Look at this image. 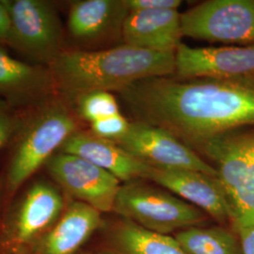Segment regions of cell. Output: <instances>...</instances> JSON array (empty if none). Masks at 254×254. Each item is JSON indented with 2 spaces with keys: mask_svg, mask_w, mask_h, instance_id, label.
I'll list each match as a JSON object with an SVG mask.
<instances>
[{
  "mask_svg": "<svg viewBox=\"0 0 254 254\" xmlns=\"http://www.w3.org/2000/svg\"><path fill=\"white\" fill-rule=\"evenodd\" d=\"M129 112L194 151L214 136L254 125V79L157 76L119 92Z\"/></svg>",
  "mask_w": 254,
  "mask_h": 254,
  "instance_id": "cell-1",
  "label": "cell"
},
{
  "mask_svg": "<svg viewBox=\"0 0 254 254\" xmlns=\"http://www.w3.org/2000/svg\"><path fill=\"white\" fill-rule=\"evenodd\" d=\"M59 94L70 103L90 91L120 92L136 82L175 73V52L127 45L96 50L64 49L47 66Z\"/></svg>",
  "mask_w": 254,
  "mask_h": 254,
  "instance_id": "cell-2",
  "label": "cell"
},
{
  "mask_svg": "<svg viewBox=\"0 0 254 254\" xmlns=\"http://www.w3.org/2000/svg\"><path fill=\"white\" fill-rule=\"evenodd\" d=\"M71 103L59 93L21 111L12 137L5 189L13 195L80 130Z\"/></svg>",
  "mask_w": 254,
  "mask_h": 254,
  "instance_id": "cell-3",
  "label": "cell"
},
{
  "mask_svg": "<svg viewBox=\"0 0 254 254\" xmlns=\"http://www.w3.org/2000/svg\"><path fill=\"white\" fill-rule=\"evenodd\" d=\"M197 151L214 164L236 229L254 225V129L214 136Z\"/></svg>",
  "mask_w": 254,
  "mask_h": 254,
  "instance_id": "cell-4",
  "label": "cell"
},
{
  "mask_svg": "<svg viewBox=\"0 0 254 254\" xmlns=\"http://www.w3.org/2000/svg\"><path fill=\"white\" fill-rule=\"evenodd\" d=\"M113 212L147 231L167 236L205 220V213L172 192L137 181L121 186Z\"/></svg>",
  "mask_w": 254,
  "mask_h": 254,
  "instance_id": "cell-5",
  "label": "cell"
},
{
  "mask_svg": "<svg viewBox=\"0 0 254 254\" xmlns=\"http://www.w3.org/2000/svg\"><path fill=\"white\" fill-rule=\"evenodd\" d=\"M9 18V46L48 66L64 51V28L46 0H2Z\"/></svg>",
  "mask_w": 254,
  "mask_h": 254,
  "instance_id": "cell-6",
  "label": "cell"
},
{
  "mask_svg": "<svg viewBox=\"0 0 254 254\" xmlns=\"http://www.w3.org/2000/svg\"><path fill=\"white\" fill-rule=\"evenodd\" d=\"M66 202L54 182L38 178L31 182L9 210L6 221L7 245L22 252L39 243L62 217Z\"/></svg>",
  "mask_w": 254,
  "mask_h": 254,
  "instance_id": "cell-7",
  "label": "cell"
},
{
  "mask_svg": "<svg viewBox=\"0 0 254 254\" xmlns=\"http://www.w3.org/2000/svg\"><path fill=\"white\" fill-rule=\"evenodd\" d=\"M182 34L232 46L254 45V0H209L181 13Z\"/></svg>",
  "mask_w": 254,
  "mask_h": 254,
  "instance_id": "cell-8",
  "label": "cell"
},
{
  "mask_svg": "<svg viewBox=\"0 0 254 254\" xmlns=\"http://www.w3.org/2000/svg\"><path fill=\"white\" fill-rule=\"evenodd\" d=\"M115 142L152 168L195 171L217 177L213 166L161 127L139 121L130 122L127 134Z\"/></svg>",
  "mask_w": 254,
  "mask_h": 254,
  "instance_id": "cell-9",
  "label": "cell"
},
{
  "mask_svg": "<svg viewBox=\"0 0 254 254\" xmlns=\"http://www.w3.org/2000/svg\"><path fill=\"white\" fill-rule=\"evenodd\" d=\"M46 171L55 184L72 200L86 203L100 213L113 212L121 181L81 157L58 152Z\"/></svg>",
  "mask_w": 254,
  "mask_h": 254,
  "instance_id": "cell-10",
  "label": "cell"
},
{
  "mask_svg": "<svg viewBox=\"0 0 254 254\" xmlns=\"http://www.w3.org/2000/svg\"><path fill=\"white\" fill-rule=\"evenodd\" d=\"M174 73L180 78L253 77L254 45L194 48L181 43L175 51Z\"/></svg>",
  "mask_w": 254,
  "mask_h": 254,
  "instance_id": "cell-11",
  "label": "cell"
},
{
  "mask_svg": "<svg viewBox=\"0 0 254 254\" xmlns=\"http://www.w3.org/2000/svg\"><path fill=\"white\" fill-rule=\"evenodd\" d=\"M129 9L126 0H78L70 5L67 30L86 50H96L118 40Z\"/></svg>",
  "mask_w": 254,
  "mask_h": 254,
  "instance_id": "cell-12",
  "label": "cell"
},
{
  "mask_svg": "<svg viewBox=\"0 0 254 254\" xmlns=\"http://www.w3.org/2000/svg\"><path fill=\"white\" fill-rule=\"evenodd\" d=\"M147 179L200 209L217 221L232 220L225 193L215 176L195 171L152 168Z\"/></svg>",
  "mask_w": 254,
  "mask_h": 254,
  "instance_id": "cell-13",
  "label": "cell"
},
{
  "mask_svg": "<svg viewBox=\"0 0 254 254\" xmlns=\"http://www.w3.org/2000/svg\"><path fill=\"white\" fill-rule=\"evenodd\" d=\"M58 93L49 68L21 62L0 45V98L25 110Z\"/></svg>",
  "mask_w": 254,
  "mask_h": 254,
  "instance_id": "cell-14",
  "label": "cell"
},
{
  "mask_svg": "<svg viewBox=\"0 0 254 254\" xmlns=\"http://www.w3.org/2000/svg\"><path fill=\"white\" fill-rule=\"evenodd\" d=\"M60 152L73 154L107 171L124 183L147 179L152 167L138 160L113 140L79 130L62 147Z\"/></svg>",
  "mask_w": 254,
  "mask_h": 254,
  "instance_id": "cell-15",
  "label": "cell"
},
{
  "mask_svg": "<svg viewBox=\"0 0 254 254\" xmlns=\"http://www.w3.org/2000/svg\"><path fill=\"white\" fill-rule=\"evenodd\" d=\"M182 37L178 9L131 10L123 27V44L152 51L175 52Z\"/></svg>",
  "mask_w": 254,
  "mask_h": 254,
  "instance_id": "cell-16",
  "label": "cell"
},
{
  "mask_svg": "<svg viewBox=\"0 0 254 254\" xmlns=\"http://www.w3.org/2000/svg\"><path fill=\"white\" fill-rule=\"evenodd\" d=\"M102 213L72 200L62 217L38 243V254H76L102 224Z\"/></svg>",
  "mask_w": 254,
  "mask_h": 254,
  "instance_id": "cell-17",
  "label": "cell"
},
{
  "mask_svg": "<svg viewBox=\"0 0 254 254\" xmlns=\"http://www.w3.org/2000/svg\"><path fill=\"white\" fill-rule=\"evenodd\" d=\"M117 254H188L177 240L139 227L124 219L112 232Z\"/></svg>",
  "mask_w": 254,
  "mask_h": 254,
  "instance_id": "cell-18",
  "label": "cell"
},
{
  "mask_svg": "<svg viewBox=\"0 0 254 254\" xmlns=\"http://www.w3.org/2000/svg\"><path fill=\"white\" fill-rule=\"evenodd\" d=\"M174 238L188 254H241L236 236L221 227L189 228Z\"/></svg>",
  "mask_w": 254,
  "mask_h": 254,
  "instance_id": "cell-19",
  "label": "cell"
},
{
  "mask_svg": "<svg viewBox=\"0 0 254 254\" xmlns=\"http://www.w3.org/2000/svg\"><path fill=\"white\" fill-rule=\"evenodd\" d=\"M78 118L90 125L101 119L120 113L118 101L109 91H94L79 95L71 102Z\"/></svg>",
  "mask_w": 254,
  "mask_h": 254,
  "instance_id": "cell-20",
  "label": "cell"
},
{
  "mask_svg": "<svg viewBox=\"0 0 254 254\" xmlns=\"http://www.w3.org/2000/svg\"><path fill=\"white\" fill-rule=\"evenodd\" d=\"M90 126V131L93 135L105 139L117 141L127 134L130 127V122H128L120 112L118 114L91 123Z\"/></svg>",
  "mask_w": 254,
  "mask_h": 254,
  "instance_id": "cell-21",
  "label": "cell"
},
{
  "mask_svg": "<svg viewBox=\"0 0 254 254\" xmlns=\"http://www.w3.org/2000/svg\"><path fill=\"white\" fill-rule=\"evenodd\" d=\"M21 111L0 98V152L9 145L21 118Z\"/></svg>",
  "mask_w": 254,
  "mask_h": 254,
  "instance_id": "cell-22",
  "label": "cell"
},
{
  "mask_svg": "<svg viewBox=\"0 0 254 254\" xmlns=\"http://www.w3.org/2000/svg\"><path fill=\"white\" fill-rule=\"evenodd\" d=\"M129 11L131 10H161L178 9L181 0H126Z\"/></svg>",
  "mask_w": 254,
  "mask_h": 254,
  "instance_id": "cell-23",
  "label": "cell"
},
{
  "mask_svg": "<svg viewBox=\"0 0 254 254\" xmlns=\"http://www.w3.org/2000/svg\"><path fill=\"white\" fill-rule=\"evenodd\" d=\"M241 254H254V224L236 229Z\"/></svg>",
  "mask_w": 254,
  "mask_h": 254,
  "instance_id": "cell-24",
  "label": "cell"
},
{
  "mask_svg": "<svg viewBox=\"0 0 254 254\" xmlns=\"http://www.w3.org/2000/svg\"><path fill=\"white\" fill-rule=\"evenodd\" d=\"M9 14L2 0H0V45L9 46Z\"/></svg>",
  "mask_w": 254,
  "mask_h": 254,
  "instance_id": "cell-25",
  "label": "cell"
},
{
  "mask_svg": "<svg viewBox=\"0 0 254 254\" xmlns=\"http://www.w3.org/2000/svg\"><path fill=\"white\" fill-rule=\"evenodd\" d=\"M6 191L5 189V183L0 180V210H1V205H2V200H3V196H4V192Z\"/></svg>",
  "mask_w": 254,
  "mask_h": 254,
  "instance_id": "cell-26",
  "label": "cell"
},
{
  "mask_svg": "<svg viewBox=\"0 0 254 254\" xmlns=\"http://www.w3.org/2000/svg\"><path fill=\"white\" fill-rule=\"evenodd\" d=\"M108 254V253H91V254Z\"/></svg>",
  "mask_w": 254,
  "mask_h": 254,
  "instance_id": "cell-27",
  "label": "cell"
}]
</instances>
